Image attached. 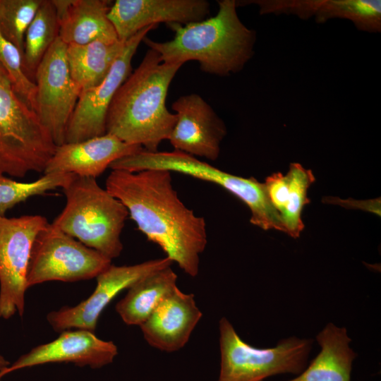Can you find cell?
I'll use <instances>...</instances> for the list:
<instances>
[{"label":"cell","mask_w":381,"mask_h":381,"mask_svg":"<svg viewBox=\"0 0 381 381\" xmlns=\"http://www.w3.org/2000/svg\"><path fill=\"white\" fill-rule=\"evenodd\" d=\"M56 11L59 37L66 44L119 40L108 18L111 1L52 0Z\"/></svg>","instance_id":"ac0fdd59"},{"label":"cell","mask_w":381,"mask_h":381,"mask_svg":"<svg viewBox=\"0 0 381 381\" xmlns=\"http://www.w3.org/2000/svg\"><path fill=\"white\" fill-rule=\"evenodd\" d=\"M176 280L177 275L171 266L139 279L117 303L116 313L126 325L140 326L177 287Z\"/></svg>","instance_id":"44dd1931"},{"label":"cell","mask_w":381,"mask_h":381,"mask_svg":"<svg viewBox=\"0 0 381 381\" xmlns=\"http://www.w3.org/2000/svg\"><path fill=\"white\" fill-rule=\"evenodd\" d=\"M314 18L318 23L334 18L349 20L361 31L378 33L381 31V1L319 0Z\"/></svg>","instance_id":"cb8c5ba5"},{"label":"cell","mask_w":381,"mask_h":381,"mask_svg":"<svg viewBox=\"0 0 381 381\" xmlns=\"http://www.w3.org/2000/svg\"><path fill=\"white\" fill-rule=\"evenodd\" d=\"M206 0H116L108 12L118 39L126 41L140 30L159 23L187 25L207 18Z\"/></svg>","instance_id":"9a60e30c"},{"label":"cell","mask_w":381,"mask_h":381,"mask_svg":"<svg viewBox=\"0 0 381 381\" xmlns=\"http://www.w3.org/2000/svg\"><path fill=\"white\" fill-rule=\"evenodd\" d=\"M126 41H95L85 44H67L66 56L71 75L81 91L94 87L106 78Z\"/></svg>","instance_id":"7402d4cb"},{"label":"cell","mask_w":381,"mask_h":381,"mask_svg":"<svg viewBox=\"0 0 381 381\" xmlns=\"http://www.w3.org/2000/svg\"><path fill=\"white\" fill-rule=\"evenodd\" d=\"M221 364L217 381H262L278 374H300L306 367L313 340L296 337L272 348L244 341L224 317L219 322Z\"/></svg>","instance_id":"52a82bcc"},{"label":"cell","mask_w":381,"mask_h":381,"mask_svg":"<svg viewBox=\"0 0 381 381\" xmlns=\"http://www.w3.org/2000/svg\"><path fill=\"white\" fill-rule=\"evenodd\" d=\"M320 351L296 377L288 381H351L356 353L345 327L328 323L316 337Z\"/></svg>","instance_id":"ffe728a7"},{"label":"cell","mask_w":381,"mask_h":381,"mask_svg":"<svg viewBox=\"0 0 381 381\" xmlns=\"http://www.w3.org/2000/svg\"><path fill=\"white\" fill-rule=\"evenodd\" d=\"M63 190L66 205L52 224L111 260L119 257L126 207L95 178L75 175Z\"/></svg>","instance_id":"277c9868"},{"label":"cell","mask_w":381,"mask_h":381,"mask_svg":"<svg viewBox=\"0 0 381 381\" xmlns=\"http://www.w3.org/2000/svg\"><path fill=\"white\" fill-rule=\"evenodd\" d=\"M75 174L48 173L32 182H20L0 173V216H5L9 209L29 198L43 195L58 188L62 189Z\"/></svg>","instance_id":"d4e9b609"},{"label":"cell","mask_w":381,"mask_h":381,"mask_svg":"<svg viewBox=\"0 0 381 381\" xmlns=\"http://www.w3.org/2000/svg\"><path fill=\"white\" fill-rule=\"evenodd\" d=\"M43 0H0V30L23 58L27 29Z\"/></svg>","instance_id":"484cf974"},{"label":"cell","mask_w":381,"mask_h":381,"mask_svg":"<svg viewBox=\"0 0 381 381\" xmlns=\"http://www.w3.org/2000/svg\"><path fill=\"white\" fill-rule=\"evenodd\" d=\"M171 108L176 122L168 140L174 150L216 160L227 131L213 108L196 93L179 97Z\"/></svg>","instance_id":"4fadbf2b"},{"label":"cell","mask_w":381,"mask_h":381,"mask_svg":"<svg viewBox=\"0 0 381 381\" xmlns=\"http://www.w3.org/2000/svg\"><path fill=\"white\" fill-rule=\"evenodd\" d=\"M171 172L112 170L106 189L127 209L139 231L188 275L196 277L207 243L206 222L179 198Z\"/></svg>","instance_id":"6da1fadb"},{"label":"cell","mask_w":381,"mask_h":381,"mask_svg":"<svg viewBox=\"0 0 381 381\" xmlns=\"http://www.w3.org/2000/svg\"><path fill=\"white\" fill-rule=\"evenodd\" d=\"M218 11L203 20L180 25L169 24L172 40L143 42L156 51L164 63L198 61L202 71L229 76L241 71L255 54L256 32L241 20L236 0L217 1Z\"/></svg>","instance_id":"3957f363"},{"label":"cell","mask_w":381,"mask_h":381,"mask_svg":"<svg viewBox=\"0 0 381 381\" xmlns=\"http://www.w3.org/2000/svg\"><path fill=\"white\" fill-rule=\"evenodd\" d=\"M48 224L39 214L0 216V318L8 320L16 313L23 316L32 245Z\"/></svg>","instance_id":"9c48e42d"},{"label":"cell","mask_w":381,"mask_h":381,"mask_svg":"<svg viewBox=\"0 0 381 381\" xmlns=\"http://www.w3.org/2000/svg\"><path fill=\"white\" fill-rule=\"evenodd\" d=\"M59 37V23L52 0H43L24 38L23 67L30 79L45 54Z\"/></svg>","instance_id":"603a6c76"},{"label":"cell","mask_w":381,"mask_h":381,"mask_svg":"<svg viewBox=\"0 0 381 381\" xmlns=\"http://www.w3.org/2000/svg\"><path fill=\"white\" fill-rule=\"evenodd\" d=\"M202 316L194 295L184 293L177 286L140 327L149 345L174 352L187 344Z\"/></svg>","instance_id":"2e32d148"},{"label":"cell","mask_w":381,"mask_h":381,"mask_svg":"<svg viewBox=\"0 0 381 381\" xmlns=\"http://www.w3.org/2000/svg\"><path fill=\"white\" fill-rule=\"evenodd\" d=\"M10 364L5 357L0 354V372L8 367Z\"/></svg>","instance_id":"83f0119b"},{"label":"cell","mask_w":381,"mask_h":381,"mask_svg":"<svg viewBox=\"0 0 381 381\" xmlns=\"http://www.w3.org/2000/svg\"><path fill=\"white\" fill-rule=\"evenodd\" d=\"M157 27V25L146 27L127 40L103 81L81 91L67 126L65 143H78L106 133L107 114L112 99L132 72V59L139 44Z\"/></svg>","instance_id":"8fae6325"},{"label":"cell","mask_w":381,"mask_h":381,"mask_svg":"<svg viewBox=\"0 0 381 381\" xmlns=\"http://www.w3.org/2000/svg\"><path fill=\"white\" fill-rule=\"evenodd\" d=\"M117 354L118 348L113 341L101 339L94 332L67 329L54 340L37 346L22 355L1 371L0 377L17 370L50 363H73L80 367L99 368L111 363Z\"/></svg>","instance_id":"5bb4252c"},{"label":"cell","mask_w":381,"mask_h":381,"mask_svg":"<svg viewBox=\"0 0 381 381\" xmlns=\"http://www.w3.org/2000/svg\"><path fill=\"white\" fill-rule=\"evenodd\" d=\"M172 263L165 257L133 265L111 264L97 276L96 287L88 298L75 306H64L50 312L47 316V321L59 332L73 328L94 332L101 313L119 293L128 289L139 279L170 267Z\"/></svg>","instance_id":"7c38bea8"},{"label":"cell","mask_w":381,"mask_h":381,"mask_svg":"<svg viewBox=\"0 0 381 381\" xmlns=\"http://www.w3.org/2000/svg\"><path fill=\"white\" fill-rule=\"evenodd\" d=\"M67 44L58 37L35 73V111L56 146L65 143L67 126L81 89L73 80L66 56Z\"/></svg>","instance_id":"30bf717a"},{"label":"cell","mask_w":381,"mask_h":381,"mask_svg":"<svg viewBox=\"0 0 381 381\" xmlns=\"http://www.w3.org/2000/svg\"><path fill=\"white\" fill-rule=\"evenodd\" d=\"M111 260L52 224L37 234L27 273L30 288L46 282H73L97 277Z\"/></svg>","instance_id":"ba28073f"},{"label":"cell","mask_w":381,"mask_h":381,"mask_svg":"<svg viewBox=\"0 0 381 381\" xmlns=\"http://www.w3.org/2000/svg\"><path fill=\"white\" fill-rule=\"evenodd\" d=\"M56 145L0 66V173L43 172Z\"/></svg>","instance_id":"5b68a950"},{"label":"cell","mask_w":381,"mask_h":381,"mask_svg":"<svg viewBox=\"0 0 381 381\" xmlns=\"http://www.w3.org/2000/svg\"><path fill=\"white\" fill-rule=\"evenodd\" d=\"M1 377H0V381H1Z\"/></svg>","instance_id":"f1b7e54d"},{"label":"cell","mask_w":381,"mask_h":381,"mask_svg":"<svg viewBox=\"0 0 381 381\" xmlns=\"http://www.w3.org/2000/svg\"><path fill=\"white\" fill-rule=\"evenodd\" d=\"M143 150L109 133L78 143H65L56 147L44 174L66 173L96 179L113 162Z\"/></svg>","instance_id":"e0dca14e"},{"label":"cell","mask_w":381,"mask_h":381,"mask_svg":"<svg viewBox=\"0 0 381 381\" xmlns=\"http://www.w3.org/2000/svg\"><path fill=\"white\" fill-rule=\"evenodd\" d=\"M112 170L136 172L160 169L177 172L217 184L243 202L250 209V222L264 230L284 232L280 215L267 197L264 183L255 178H243L223 171L183 152H150L145 150L120 158L109 167Z\"/></svg>","instance_id":"8992f818"},{"label":"cell","mask_w":381,"mask_h":381,"mask_svg":"<svg viewBox=\"0 0 381 381\" xmlns=\"http://www.w3.org/2000/svg\"><path fill=\"white\" fill-rule=\"evenodd\" d=\"M0 66L7 73L17 93L35 111L36 85L25 74L22 54L0 30Z\"/></svg>","instance_id":"4316f807"},{"label":"cell","mask_w":381,"mask_h":381,"mask_svg":"<svg viewBox=\"0 0 381 381\" xmlns=\"http://www.w3.org/2000/svg\"><path fill=\"white\" fill-rule=\"evenodd\" d=\"M314 181L310 169L299 163H291L285 175L272 174L264 183L270 203L280 215L284 232L293 238L299 237L304 228L301 213L310 202L307 191Z\"/></svg>","instance_id":"d6986e66"},{"label":"cell","mask_w":381,"mask_h":381,"mask_svg":"<svg viewBox=\"0 0 381 381\" xmlns=\"http://www.w3.org/2000/svg\"><path fill=\"white\" fill-rule=\"evenodd\" d=\"M181 66L162 62L156 51L148 49L116 92L107 114L106 133L128 144L140 145L145 151L157 152L176 122V114L167 108L166 99Z\"/></svg>","instance_id":"7a4b0ae2"}]
</instances>
